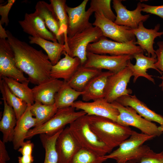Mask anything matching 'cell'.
<instances>
[{
    "label": "cell",
    "instance_id": "6da1fadb",
    "mask_svg": "<svg viewBox=\"0 0 163 163\" xmlns=\"http://www.w3.org/2000/svg\"><path fill=\"white\" fill-rule=\"evenodd\" d=\"M7 40L14 55L17 66L28 76L29 82L38 85L50 78L53 66L46 54L18 39L7 30Z\"/></svg>",
    "mask_w": 163,
    "mask_h": 163
},
{
    "label": "cell",
    "instance_id": "7a4b0ae2",
    "mask_svg": "<svg viewBox=\"0 0 163 163\" xmlns=\"http://www.w3.org/2000/svg\"><path fill=\"white\" fill-rule=\"evenodd\" d=\"M89 126L99 139L112 150L128 138L133 130L109 118L87 115Z\"/></svg>",
    "mask_w": 163,
    "mask_h": 163
},
{
    "label": "cell",
    "instance_id": "3957f363",
    "mask_svg": "<svg viewBox=\"0 0 163 163\" xmlns=\"http://www.w3.org/2000/svg\"><path fill=\"white\" fill-rule=\"evenodd\" d=\"M155 137L133 130L130 136L122 142L117 149L104 156L107 159L115 160L116 163H138L150 149L148 145L143 144Z\"/></svg>",
    "mask_w": 163,
    "mask_h": 163
},
{
    "label": "cell",
    "instance_id": "277c9868",
    "mask_svg": "<svg viewBox=\"0 0 163 163\" xmlns=\"http://www.w3.org/2000/svg\"><path fill=\"white\" fill-rule=\"evenodd\" d=\"M71 133L82 148L101 156L110 153L112 150L99 139L91 128L87 114L78 118L69 124Z\"/></svg>",
    "mask_w": 163,
    "mask_h": 163
},
{
    "label": "cell",
    "instance_id": "5b68a950",
    "mask_svg": "<svg viewBox=\"0 0 163 163\" xmlns=\"http://www.w3.org/2000/svg\"><path fill=\"white\" fill-rule=\"evenodd\" d=\"M72 107L58 109L56 113L48 121L40 126L31 129L28 132L26 139L42 134L53 135L64 129L80 117L86 114L84 111H76Z\"/></svg>",
    "mask_w": 163,
    "mask_h": 163
},
{
    "label": "cell",
    "instance_id": "8992f818",
    "mask_svg": "<svg viewBox=\"0 0 163 163\" xmlns=\"http://www.w3.org/2000/svg\"><path fill=\"white\" fill-rule=\"evenodd\" d=\"M103 36L98 27L87 28L71 37H68L66 52L71 56L79 59L81 65L83 66L87 60V47L88 45L98 41Z\"/></svg>",
    "mask_w": 163,
    "mask_h": 163
},
{
    "label": "cell",
    "instance_id": "52a82bcc",
    "mask_svg": "<svg viewBox=\"0 0 163 163\" xmlns=\"http://www.w3.org/2000/svg\"><path fill=\"white\" fill-rule=\"evenodd\" d=\"M112 104L119 112L117 122L119 124L125 126L134 127L142 133L155 137L163 133L159 126L143 118L132 107L123 106L116 101Z\"/></svg>",
    "mask_w": 163,
    "mask_h": 163
},
{
    "label": "cell",
    "instance_id": "ba28073f",
    "mask_svg": "<svg viewBox=\"0 0 163 163\" xmlns=\"http://www.w3.org/2000/svg\"><path fill=\"white\" fill-rule=\"evenodd\" d=\"M132 41L120 43L108 39L103 36L98 41L89 44L87 51L98 54H109L112 56L131 55L143 53L144 51Z\"/></svg>",
    "mask_w": 163,
    "mask_h": 163
},
{
    "label": "cell",
    "instance_id": "9c48e42d",
    "mask_svg": "<svg viewBox=\"0 0 163 163\" xmlns=\"http://www.w3.org/2000/svg\"><path fill=\"white\" fill-rule=\"evenodd\" d=\"M87 60L84 66L98 69H107L116 74L126 67L128 61L133 56H109L98 54L87 51Z\"/></svg>",
    "mask_w": 163,
    "mask_h": 163
},
{
    "label": "cell",
    "instance_id": "30bf717a",
    "mask_svg": "<svg viewBox=\"0 0 163 163\" xmlns=\"http://www.w3.org/2000/svg\"><path fill=\"white\" fill-rule=\"evenodd\" d=\"M94 17L92 25L100 29L103 36L120 43L136 41V37L130 28L117 24L101 14L94 13Z\"/></svg>",
    "mask_w": 163,
    "mask_h": 163
},
{
    "label": "cell",
    "instance_id": "8fae6325",
    "mask_svg": "<svg viewBox=\"0 0 163 163\" xmlns=\"http://www.w3.org/2000/svg\"><path fill=\"white\" fill-rule=\"evenodd\" d=\"M0 77L29 83L28 78L17 66L13 51L7 39H0Z\"/></svg>",
    "mask_w": 163,
    "mask_h": 163
},
{
    "label": "cell",
    "instance_id": "7c38bea8",
    "mask_svg": "<svg viewBox=\"0 0 163 163\" xmlns=\"http://www.w3.org/2000/svg\"><path fill=\"white\" fill-rule=\"evenodd\" d=\"M132 76V71L127 67L110 76L105 89L104 99L112 103L123 96L131 94L132 91L127 86Z\"/></svg>",
    "mask_w": 163,
    "mask_h": 163
},
{
    "label": "cell",
    "instance_id": "4fadbf2b",
    "mask_svg": "<svg viewBox=\"0 0 163 163\" xmlns=\"http://www.w3.org/2000/svg\"><path fill=\"white\" fill-rule=\"evenodd\" d=\"M88 0H84L78 5L71 7L66 4V8L68 16L67 35L71 37L82 31L93 26L89 21L92 13L85 8Z\"/></svg>",
    "mask_w": 163,
    "mask_h": 163
},
{
    "label": "cell",
    "instance_id": "5bb4252c",
    "mask_svg": "<svg viewBox=\"0 0 163 163\" xmlns=\"http://www.w3.org/2000/svg\"><path fill=\"white\" fill-rule=\"evenodd\" d=\"M122 1H113V7L117 14L114 22L116 24L135 29L138 27L140 22L146 21L149 17V14L143 15L141 14L142 7L141 2L137 3L135 10L130 11L122 4Z\"/></svg>",
    "mask_w": 163,
    "mask_h": 163
},
{
    "label": "cell",
    "instance_id": "9a60e30c",
    "mask_svg": "<svg viewBox=\"0 0 163 163\" xmlns=\"http://www.w3.org/2000/svg\"><path fill=\"white\" fill-rule=\"evenodd\" d=\"M72 107L75 109L84 111L88 115L106 117L116 122H117L119 114L117 109L112 104L104 98L91 102L76 101Z\"/></svg>",
    "mask_w": 163,
    "mask_h": 163
},
{
    "label": "cell",
    "instance_id": "2e32d148",
    "mask_svg": "<svg viewBox=\"0 0 163 163\" xmlns=\"http://www.w3.org/2000/svg\"><path fill=\"white\" fill-rule=\"evenodd\" d=\"M18 23L23 31L30 36L58 42L55 36L48 29L43 19L35 11L33 13H26L24 19L19 21Z\"/></svg>",
    "mask_w": 163,
    "mask_h": 163
},
{
    "label": "cell",
    "instance_id": "e0dca14e",
    "mask_svg": "<svg viewBox=\"0 0 163 163\" xmlns=\"http://www.w3.org/2000/svg\"><path fill=\"white\" fill-rule=\"evenodd\" d=\"M56 148L58 163H69L82 148L70 131L69 127L64 129L57 139Z\"/></svg>",
    "mask_w": 163,
    "mask_h": 163
},
{
    "label": "cell",
    "instance_id": "ac0fdd59",
    "mask_svg": "<svg viewBox=\"0 0 163 163\" xmlns=\"http://www.w3.org/2000/svg\"><path fill=\"white\" fill-rule=\"evenodd\" d=\"M143 23L140 22L137 28L131 29L137 39L134 43L138 45L144 51L146 52L148 57L151 55L152 57H156L153 45L155 38L163 35V31H158L160 27L159 24L156 25L154 29H148L144 27Z\"/></svg>",
    "mask_w": 163,
    "mask_h": 163
},
{
    "label": "cell",
    "instance_id": "d6986e66",
    "mask_svg": "<svg viewBox=\"0 0 163 163\" xmlns=\"http://www.w3.org/2000/svg\"><path fill=\"white\" fill-rule=\"evenodd\" d=\"M64 81L51 78L37 85L32 89L35 102L43 104L52 105L55 104V97Z\"/></svg>",
    "mask_w": 163,
    "mask_h": 163
},
{
    "label": "cell",
    "instance_id": "ffe728a7",
    "mask_svg": "<svg viewBox=\"0 0 163 163\" xmlns=\"http://www.w3.org/2000/svg\"><path fill=\"white\" fill-rule=\"evenodd\" d=\"M116 101L123 106L132 107L146 120L158 123L160 125L159 127L161 129L163 132V117L150 109L135 95H124L118 98Z\"/></svg>",
    "mask_w": 163,
    "mask_h": 163
},
{
    "label": "cell",
    "instance_id": "44dd1931",
    "mask_svg": "<svg viewBox=\"0 0 163 163\" xmlns=\"http://www.w3.org/2000/svg\"><path fill=\"white\" fill-rule=\"evenodd\" d=\"M113 74L108 71H102L93 78L85 88L82 95V101L88 102L104 98L105 89L108 78Z\"/></svg>",
    "mask_w": 163,
    "mask_h": 163
},
{
    "label": "cell",
    "instance_id": "7402d4cb",
    "mask_svg": "<svg viewBox=\"0 0 163 163\" xmlns=\"http://www.w3.org/2000/svg\"><path fill=\"white\" fill-rule=\"evenodd\" d=\"M62 54L64 57L52 66L50 77L53 78L63 79L67 82L81 65V62L79 58L71 56L65 51Z\"/></svg>",
    "mask_w": 163,
    "mask_h": 163
},
{
    "label": "cell",
    "instance_id": "603a6c76",
    "mask_svg": "<svg viewBox=\"0 0 163 163\" xmlns=\"http://www.w3.org/2000/svg\"><path fill=\"white\" fill-rule=\"evenodd\" d=\"M136 62L135 65L133 64L130 60L128 61L126 67H128L132 71L134 76L133 82H135L137 78L140 77L146 78L154 84L155 81L152 75H149L147 71L149 69H155L161 75L162 72L157 69L155 64L157 61L156 57H148L144 55L143 53L136 54L133 56Z\"/></svg>",
    "mask_w": 163,
    "mask_h": 163
},
{
    "label": "cell",
    "instance_id": "cb8c5ba5",
    "mask_svg": "<svg viewBox=\"0 0 163 163\" xmlns=\"http://www.w3.org/2000/svg\"><path fill=\"white\" fill-rule=\"evenodd\" d=\"M31 105H28L25 112L17 120L12 141L13 148L15 150L18 149L24 142V139L30 129L36 126V120L33 117L30 110Z\"/></svg>",
    "mask_w": 163,
    "mask_h": 163
},
{
    "label": "cell",
    "instance_id": "d4e9b609",
    "mask_svg": "<svg viewBox=\"0 0 163 163\" xmlns=\"http://www.w3.org/2000/svg\"><path fill=\"white\" fill-rule=\"evenodd\" d=\"M35 11L43 20L48 29L56 37L58 42L64 44V38L60 34L55 14L50 4L44 1H39L36 5Z\"/></svg>",
    "mask_w": 163,
    "mask_h": 163
},
{
    "label": "cell",
    "instance_id": "484cf974",
    "mask_svg": "<svg viewBox=\"0 0 163 163\" xmlns=\"http://www.w3.org/2000/svg\"><path fill=\"white\" fill-rule=\"evenodd\" d=\"M4 109L0 121V131L3 134L2 141L5 143L12 142L17 119L13 108L3 97Z\"/></svg>",
    "mask_w": 163,
    "mask_h": 163
},
{
    "label": "cell",
    "instance_id": "4316f807",
    "mask_svg": "<svg viewBox=\"0 0 163 163\" xmlns=\"http://www.w3.org/2000/svg\"><path fill=\"white\" fill-rule=\"evenodd\" d=\"M102 71V70L86 67L80 65L67 82L75 90L83 91L88 82Z\"/></svg>",
    "mask_w": 163,
    "mask_h": 163
},
{
    "label": "cell",
    "instance_id": "83f0119b",
    "mask_svg": "<svg viewBox=\"0 0 163 163\" xmlns=\"http://www.w3.org/2000/svg\"><path fill=\"white\" fill-rule=\"evenodd\" d=\"M29 43L35 44L41 47L46 52L53 65L56 64L60 59L61 55L66 51V47L58 42L49 41L40 38L29 37Z\"/></svg>",
    "mask_w": 163,
    "mask_h": 163
},
{
    "label": "cell",
    "instance_id": "f1b7e54d",
    "mask_svg": "<svg viewBox=\"0 0 163 163\" xmlns=\"http://www.w3.org/2000/svg\"><path fill=\"white\" fill-rule=\"evenodd\" d=\"M84 93V91H79L75 90L67 82L64 81L63 84L55 95V104L58 109L72 107L78 98Z\"/></svg>",
    "mask_w": 163,
    "mask_h": 163
},
{
    "label": "cell",
    "instance_id": "f546056e",
    "mask_svg": "<svg viewBox=\"0 0 163 163\" xmlns=\"http://www.w3.org/2000/svg\"><path fill=\"white\" fill-rule=\"evenodd\" d=\"M0 78L4 81L13 93L28 105H32L34 103L32 89L29 87V83H22L6 77Z\"/></svg>",
    "mask_w": 163,
    "mask_h": 163
},
{
    "label": "cell",
    "instance_id": "4dcf8cb0",
    "mask_svg": "<svg viewBox=\"0 0 163 163\" xmlns=\"http://www.w3.org/2000/svg\"><path fill=\"white\" fill-rule=\"evenodd\" d=\"M51 5L55 14L59 27L61 34L64 38L66 50L67 48V28L68 16L66 8V0H50Z\"/></svg>",
    "mask_w": 163,
    "mask_h": 163
},
{
    "label": "cell",
    "instance_id": "1f68e13d",
    "mask_svg": "<svg viewBox=\"0 0 163 163\" xmlns=\"http://www.w3.org/2000/svg\"><path fill=\"white\" fill-rule=\"evenodd\" d=\"M0 89L2 97L13 108L18 120L26 110L28 104L13 93L2 78L0 79Z\"/></svg>",
    "mask_w": 163,
    "mask_h": 163
},
{
    "label": "cell",
    "instance_id": "d6a6232c",
    "mask_svg": "<svg viewBox=\"0 0 163 163\" xmlns=\"http://www.w3.org/2000/svg\"><path fill=\"white\" fill-rule=\"evenodd\" d=\"M62 130L53 135L46 134L39 135L41 142L45 150V158L43 163H58V156L56 144L58 137Z\"/></svg>",
    "mask_w": 163,
    "mask_h": 163
},
{
    "label": "cell",
    "instance_id": "836d02e7",
    "mask_svg": "<svg viewBox=\"0 0 163 163\" xmlns=\"http://www.w3.org/2000/svg\"><path fill=\"white\" fill-rule=\"evenodd\" d=\"M30 110L36 120L37 125L35 127H37L50 120L56 113L58 109L55 104L48 105L35 102L31 105Z\"/></svg>",
    "mask_w": 163,
    "mask_h": 163
},
{
    "label": "cell",
    "instance_id": "e575fe53",
    "mask_svg": "<svg viewBox=\"0 0 163 163\" xmlns=\"http://www.w3.org/2000/svg\"><path fill=\"white\" fill-rule=\"evenodd\" d=\"M110 0H91L88 9L92 13L102 14L107 18L114 21L116 16L111 8Z\"/></svg>",
    "mask_w": 163,
    "mask_h": 163
},
{
    "label": "cell",
    "instance_id": "d590c367",
    "mask_svg": "<svg viewBox=\"0 0 163 163\" xmlns=\"http://www.w3.org/2000/svg\"><path fill=\"white\" fill-rule=\"evenodd\" d=\"M107 159L85 149L82 148L69 163H103Z\"/></svg>",
    "mask_w": 163,
    "mask_h": 163
},
{
    "label": "cell",
    "instance_id": "8d00e7d4",
    "mask_svg": "<svg viewBox=\"0 0 163 163\" xmlns=\"http://www.w3.org/2000/svg\"><path fill=\"white\" fill-rule=\"evenodd\" d=\"M126 163H133L128 162ZM138 163H163V151L159 153L150 149Z\"/></svg>",
    "mask_w": 163,
    "mask_h": 163
},
{
    "label": "cell",
    "instance_id": "74e56055",
    "mask_svg": "<svg viewBox=\"0 0 163 163\" xmlns=\"http://www.w3.org/2000/svg\"><path fill=\"white\" fill-rule=\"evenodd\" d=\"M157 44L158 48L155 50L157 61L155 65L156 67L163 74V41H158ZM159 78L162 80L161 83L159 86L163 90V74Z\"/></svg>",
    "mask_w": 163,
    "mask_h": 163
},
{
    "label": "cell",
    "instance_id": "f35d334b",
    "mask_svg": "<svg viewBox=\"0 0 163 163\" xmlns=\"http://www.w3.org/2000/svg\"><path fill=\"white\" fill-rule=\"evenodd\" d=\"M15 0H8L7 3L5 5H0V15L1 18L0 24L2 25L5 24V26L8 25L9 20L8 16L9 12L14 3Z\"/></svg>",
    "mask_w": 163,
    "mask_h": 163
},
{
    "label": "cell",
    "instance_id": "ab89813d",
    "mask_svg": "<svg viewBox=\"0 0 163 163\" xmlns=\"http://www.w3.org/2000/svg\"><path fill=\"white\" fill-rule=\"evenodd\" d=\"M142 11L155 15L163 19V5L152 6L142 3Z\"/></svg>",
    "mask_w": 163,
    "mask_h": 163
},
{
    "label": "cell",
    "instance_id": "60d3db41",
    "mask_svg": "<svg viewBox=\"0 0 163 163\" xmlns=\"http://www.w3.org/2000/svg\"><path fill=\"white\" fill-rule=\"evenodd\" d=\"M34 147V144L30 140L24 142L18 149V151L22 155H31Z\"/></svg>",
    "mask_w": 163,
    "mask_h": 163
},
{
    "label": "cell",
    "instance_id": "b9f144b4",
    "mask_svg": "<svg viewBox=\"0 0 163 163\" xmlns=\"http://www.w3.org/2000/svg\"><path fill=\"white\" fill-rule=\"evenodd\" d=\"M5 143L0 140V163H6L10 159Z\"/></svg>",
    "mask_w": 163,
    "mask_h": 163
},
{
    "label": "cell",
    "instance_id": "7bdbcfd3",
    "mask_svg": "<svg viewBox=\"0 0 163 163\" xmlns=\"http://www.w3.org/2000/svg\"><path fill=\"white\" fill-rule=\"evenodd\" d=\"M19 163H32L34 161V157L31 155H22L18 157Z\"/></svg>",
    "mask_w": 163,
    "mask_h": 163
},
{
    "label": "cell",
    "instance_id": "ee69618b",
    "mask_svg": "<svg viewBox=\"0 0 163 163\" xmlns=\"http://www.w3.org/2000/svg\"><path fill=\"white\" fill-rule=\"evenodd\" d=\"M8 34L5 28L2 24H0V38L2 39H6L8 38Z\"/></svg>",
    "mask_w": 163,
    "mask_h": 163
},
{
    "label": "cell",
    "instance_id": "f6af8a7d",
    "mask_svg": "<svg viewBox=\"0 0 163 163\" xmlns=\"http://www.w3.org/2000/svg\"></svg>",
    "mask_w": 163,
    "mask_h": 163
}]
</instances>
